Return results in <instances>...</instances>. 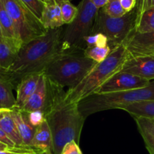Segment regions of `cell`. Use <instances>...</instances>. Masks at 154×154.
Wrapping results in <instances>:
<instances>
[{"mask_svg":"<svg viewBox=\"0 0 154 154\" xmlns=\"http://www.w3.org/2000/svg\"><path fill=\"white\" fill-rule=\"evenodd\" d=\"M63 27L48 30L21 48L13 64L8 69H0V74L13 86L14 89L21 80L28 75L44 72L47 66L61 52Z\"/></svg>","mask_w":154,"mask_h":154,"instance_id":"1","label":"cell"},{"mask_svg":"<svg viewBox=\"0 0 154 154\" xmlns=\"http://www.w3.org/2000/svg\"><path fill=\"white\" fill-rule=\"evenodd\" d=\"M66 92L59 91L49 110L45 114L53 137V154H61L67 143L75 141L79 144L86 118L79 111L78 103L64 100Z\"/></svg>","mask_w":154,"mask_h":154,"instance_id":"2","label":"cell"},{"mask_svg":"<svg viewBox=\"0 0 154 154\" xmlns=\"http://www.w3.org/2000/svg\"><path fill=\"white\" fill-rule=\"evenodd\" d=\"M97 64L86 57L84 51L60 52L47 66L44 73L54 85L70 89L78 85Z\"/></svg>","mask_w":154,"mask_h":154,"instance_id":"3","label":"cell"},{"mask_svg":"<svg viewBox=\"0 0 154 154\" xmlns=\"http://www.w3.org/2000/svg\"><path fill=\"white\" fill-rule=\"evenodd\" d=\"M127 56L128 52L123 44L111 50L103 62L98 63L78 85L66 92L64 100L78 104L89 96L96 94L102 84L120 72Z\"/></svg>","mask_w":154,"mask_h":154,"instance_id":"4","label":"cell"},{"mask_svg":"<svg viewBox=\"0 0 154 154\" xmlns=\"http://www.w3.org/2000/svg\"><path fill=\"white\" fill-rule=\"evenodd\" d=\"M154 101V81L142 88L106 94H94L78 103L79 111L85 118L88 116L112 109L123 110L136 102Z\"/></svg>","mask_w":154,"mask_h":154,"instance_id":"5","label":"cell"},{"mask_svg":"<svg viewBox=\"0 0 154 154\" xmlns=\"http://www.w3.org/2000/svg\"><path fill=\"white\" fill-rule=\"evenodd\" d=\"M78 14L64 29L61 40V52L84 51L86 39L92 34L99 8L90 0H81Z\"/></svg>","mask_w":154,"mask_h":154,"instance_id":"6","label":"cell"},{"mask_svg":"<svg viewBox=\"0 0 154 154\" xmlns=\"http://www.w3.org/2000/svg\"><path fill=\"white\" fill-rule=\"evenodd\" d=\"M137 13L135 8L121 17H111L100 8L92 34L100 33L108 39L111 50L123 45L135 32ZM91 34V35H92Z\"/></svg>","mask_w":154,"mask_h":154,"instance_id":"7","label":"cell"},{"mask_svg":"<svg viewBox=\"0 0 154 154\" xmlns=\"http://www.w3.org/2000/svg\"><path fill=\"white\" fill-rule=\"evenodd\" d=\"M13 20L23 45L48 32L42 22L20 0H1Z\"/></svg>","mask_w":154,"mask_h":154,"instance_id":"8","label":"cell"},{"mask_svg":"<svg viewBox=\"0 0 154 154\" xmlns=\"http://www.w3.org/2000/svg\"><path fill=\"white\" fill-rule=\"evenodd\" d=\"M150 81L127 72H118L102 84L96 94L118 93L147 87ZM94 95V94H93Z\"/></svg>","mask_w":154,"mask_h":154,"instance_id":"9","label":"cell"},{"mask_svg":"<svg viewBox=\"0 0 154 154\" xmlns=\"http://www.w3.org/2000/svg\"><path fill=\"white\" fill-rule=\"evenodd\" d=\"M120 72L154 81V55L129 56L128 54Z\"/></svg>","mask_w":154,"mask_h":154,"instance_id":"10","label":"cell"},{"mask_svg":"<svg viewBox=\"0 0 154 154\" xmlns=\"http://www.w3.org/2000/svg\"><path fill=\"white\" fill-rule=\"evenodd\" d=\"M129 56L154 55V32H134L123 43Z\"/></svg>","mask_w":154,"mask_h":154,"instance_id":"11","label":"cell"},{"mask_svg":"<svg viewBox=\"0 0 154 154\" xmlns=\"http://www.w3.org/2000/svg\"><path fill=\"white\" fill-rule=\"evenodd\" d=\"M44 72L32 74L23 78L16 87V106L18 110L22 109L32 95L35 91L41 76Z\"/></svg>","mask_w":154,"mask_h":154,"instance_id":"12","label":"cell"},{"mask_svg":"<svg viewBox=\"0 0 154 154\" xmlns=\"http://www.w3.org/2000/svg\"><path fill=\"white\" fill-rule=\"evenodd\" d=\"M11 115L16 123L17 127L25 147L32 149V142L33 137L35 132L36 127L31 124L29 120L28 115L26 112L14 108L11 111Z\"/></svg>","mask_w":154,"mask_h":154,"instance_id":"13","label":"cell"},{"mask_svg":"<svg viewBox=\"0 0 154 154\" xmlns=\"http://www.w3.org/2000/svg\"><path fill=\"white\" fill-rule=\"evenodd\" d=\"M32 148L37 152H48L53 154V137L46 120L36 126L32 142Z\"/></svg>","mask_w":154,"mask_h":154,"instance_id":"14","label":"cell"},{"mask_svg":"<svg viewBox=\"0 0 154 154\" xmlns=\"http://www.w3.org/2000/svg\"><path fill=\"white\" fill-rule=\"evenodd\" d=\"M40 20L47 30L61 28L65 25L60 5L56 4L45 5Z\"/></svg>","mask_w":154,"mask_h":154,"instance_id":"15","label":"cell"},{"mask_svg":"<svg viewBox=\"0 0 154 154\" xmlns=\"http://www.w3.org/2000/svg\"><path fill=\"white\" fill-rule=\"evenodd\" d=\"M21 47L5 38H0V69H8L14 62Z\"/></svg>","mask_w":154,"mask_h":154,"instance_id":"16","label":"cell"},{"mask_svg":"<svg viewBox=\"0 0 154 154\" xmlns=\"http://www.w3.org/2000/svg\"><path fill=\"white\" fill-rule=\"evenodd\" d=\"M0 25L2 30L3 37L14 43L17 44L22 48L23 46L22 42L18 37L17 32L15 29L13 20L8 13L7 10L5 8L0 0Z\"/></svg>","mask_w":154,"mask_h":154,"instance_id":"17","label":"cell"},{"mask_svg":"<svg viewBox=\"0 0 154 154\" xmlns=\"http://www.w3.org/2000/svg\"><path fill=\"white\" fill-rule=\"evenodd\" d=\"M138 131L150 154H154V120L145 117H134Z\"/></svg>","mask_w":154,"mask_h":154,"instance_id":"18","label":"cell"},{"mask_svg":"<svg viewBox=\"0 0 154 154\" xmlns=\"http://www.w3.org/2000/svg\"><path fill=\"white\" fill-rule=\"evenodd\" d=\"M0 127L4 130V132L8 136V138L14 143L15 146L17 148L30 149L25 147V145H24L23 141L22 138L20 135L16 123L11 115V111L8 113H6L0 119ZM31 150H32V149H31Z\"/></svg>","mask_w":154,"mask_h":154,"instance_id":"19","label":"cell"},{"mask_svg":"<svg viewBox=\"0 0 154 154\" xmlns=\"http://www.w3.org/2000/svg\"><path fill=\"white\" fill-rule=\"evenodd\" d=\"M12 84L0 74V108L13 110L16 106V97H14Z\"/></svg>","mask_w":154,"mask_h":154,"instance_id":"20","label":"cell"},{"mask_svg":"<svg viewBox=\"0 0 154 154\" xmlns=\"http://www.w3.org/2000/svg\"><path fill=\"white\" fill-rule=\"evenodd\" d=\"M123 111L132 117H145L154 120V101L136 102L128 105Z\"/></svg>","mask_w":154,"mask_h":154,"instance_id":"21","label":"cell"},{"mask_svg":"<svg viewBox=\"0 0 154 154\" xmlns=\"http://www.w3.org/2000/svg\"><path fill=\"white\" fill-rule=\"evenodd\" d=\"M135 32L138 33L154 32V8L145 11L136 18Z\"/></svg>","mask_w":154,"mask_h":154,"instance_id":"22","label":"cell"},{"mask_svg":"<svg viewBox=\"0 0 154 154\" xmlns=\"http://www.w3.org/2000/svg\"><path fill=\"white\" fill-rule=\"evenodd\" d=\"M111 51V49L109 45H92L87 46L84 52L86 57L96 63H100L108 57Z\"/></svg>","mask_w":154,"mask_h":154,"instance_id":"23","label":"cell"},{"mask_svg":"<svg viewBox=\"0 0 154 154\" xmlns=\"http://www.w3.org/2000/svg\"><path fill=\"white\" fill-rule=\"evenodd\" d=\"M61 9L62 17L65 24L69 25L74 21L78 14V7L73 5L69 0L65 1L60 5Z\"/></svg>","mask_w":154,"mask_h":154,"instance_id":"24","label":"cell"},{"mask_svg":"<svg viewBox=\"0 0 154 154\" xmlns=\"http://www.w3.org/2000/svg\"><path fill=\"white\" fill-rule=\"evenodd\" d=\"M102 10L111 17H121L127 13L119 1H109L102 8Z\"/></svg>","mask_w":154,"mask_h":154,"instance_id":"25","label":"cell"},{"mask_svg":"<svg viewBox=\"0 0 154 154\" xmlns=\"http://www.w3.org/2000/svg\"><path fill=\"white\" fill-rule=\"evenodd\" d=\"M33 14L38 19L41 20L46 4L42 0H20Z\"/></svg>","mask_w":154,"mask_h":154,"instance_id":"26","label":"cell"},{"mask_svg":"<svg viewBox=\"0 0 154 154\" xmlns=\"http://www.w3.org/2000/svg\"><path fill=\"white\" fill-rule=\"evenodd\" d=\"M152 8H154V0H136L135 10H136L137 17L140 16L143 12Z\"/></svg>","mask_w":154,"mask_h":154,"instance_id":"27","label":"cell"},{"mask_svg":"<svg viewBox=\"0 0 154 154\" xmlns=\"http://www.w3.org/2000/svg\"><path fill=\"white\" fill-rule=\"evenodd\" d=\"M61 154H82L79 144L75 141L67 143L63 147Z\"/></svg>","mask_w":154,"mask_h":154,"instance_id":"28","label":"cell"},{"mask_svg":"<svg viewBox=\"0 0 154 154\" xmlns=\"http://www.w3.org/2000/svg\"><path fill=\"white\" fill-rule=\"evenodd\" d=\"M26 114L28 115L30 123L35 127L38 126L45 120V115L42 111H35V112L26 113Z\"/></svg>","mask_w":154,"mask_h":154,"instance_id":"29","label":"cell"},{"mask_svg":"<svg viewBox=\"0 0 154 154\" xmlns=\"http://www.w3.org/2000/svg\"><path fill=\"white\" fill-rule=\"evenodd\" d=\"M0 142L7 145L8 147L11 149L17 148V147L15 146L14 143L8 138V136L6 135L5 132H4V130H3L1 127H0Z\"/></svg>","mask_w":154,"mask_h":154,"instance_id":"30","label":"cell"},{"mask_svg":"<svg viewBox=\"0 0 154 154\" xmlns=\"http://www.w3.org/2000/svg\"><path fill=\"white\" fill-rule=\"evenodd\" d=\"M34 151H35V150H31V149L14 148V149H8V150H2V151H0V154H23V153H30V152H34Z\"/></svg>","mask_w":154,"mask_h":154,"instance_id":"31","label":"cell"},{"mask_svg":"<svg viewBox=\"0 0 154 154\" xmlns=\"http://www.w3.org/2000/svg\"><path fill=\"white\" fill-rule=\"evenodd\" d=\"M120 4L123 8L128 13L135 8L136 0H120Z\"/></svg>","mask_w":154,"mask_h":154,"instance_id":"32","label":"cell"},{"mask_svg":"<svg viewBox=\"0 0 154 154\" xmlns=\"http://www.w3.org/2000/svg\"><path fill=\"white\" fill-rule=\"evenodd\" d=\"M90 1L97 8L100 9L102 8L109 2V0H90Z\"/></svg>","mask_w":154,"mask_h":154,"instance_id":"33","label":"cell"},{"mask_svg":"<svg viewBox=\"0 0 154 154\" xmlns=\"http://www.w3.org/2000/svg\"><path fill=\"white\" fill-rule=\"evenodd\" d=\"M12 110L10 109H8V108H0V119L6 114V113H8L10 111H11Z\"/></svg>","mask_w":154,"mask_h":154,"instance_id":"34","label":"cell"},{"mask_svg":"<svg viewBox=\"0 0 154 154\" xmlns=\"http://www.w3.org/2000/svg\"><path fill=\"white\" fill-rule=\"evenodd\" d=\"M8 149H11V148H9V147H8L7 145H5V144H2V142H0V151H2V150H8Z\"/></svg>","mask_w":154,"mask_h":154,"instance_id":"35","label":"cell"},{"mask_svg":"<svg viewBox=\"0 0 154 154\" xmlns=\"http://www.w3.org/2000/svg\"><path fill=\"white\" fill-rule=\"evenodd\" d=\"M53 2L56 5H60L63 2L65 1H68V0H52Z\"/></svg>","mask_w":154,"mask_h":154,"instance_id":"36","label":"cell"},{"mask_svg":"<svg viewBox=\"0 0 154 154\" xmlns=\"http://www.w3.org/2000/svg\"><path fill=\"white\" fill-rule=\"evenodd\" d=\"M42 1L43 2H45L46 5H53V4H54V3L53 2L52 0H42Z\"/></svg>","mask_w":154,"mask_h":154,"instance_id":"37","label":"cell"},{"mask_svg":"<svg viewBox=\"0 0 154 154\" xmlns=\"http://www.w3.org/2000/svg\"><path fill=\"white\" fill-rule=\"evenodd\" d=\"M4 38V37H3V34H2V27H1V25H0V38Z\"/></svg>","mask_w":154,"mask_h":154,"instance_id":"38","label":"cell"},{"mask_svg":"<svg viewBox=\"0 0 154 154\" xmlns=\"http://www.w3.org/2000/svg\"><path fill=\"white\" fill-rule=\"evenodd\" d=\"M41 153V152H40ZM39 153L38 152H35V151H34V152H30V153H23V154H38Z\"/></svg>","mask_w":154,"mask_h":154,"instance_id":"39","label":"cell"},{"mask_svg":"<svg viewBox=\"0 0 154 154\" xmlns=\"http://www.w3.org/2000/svg\"><path fill=\"white\" fill-rule=\"evenodd\" d=\"M38 154H52V153H48V152L43 151V152H41V153H39Z\"/></svg>","mask_w":154,"mask_h":154,"instance_id":"40","label":"cell"},{"mask_svg":"<svg viewBox=\"0 0 154 154\" xmlns=\"http://www.w3.org/2000/svg\"><path fill=\"white\" fill-rule=\"evenodd\" d=\"M109 1H119V2H120V0H109Z\"/></svg>","mask_w":154,"mask_h":154,"instance_id":"41","label":"cell"}]
</instances>
